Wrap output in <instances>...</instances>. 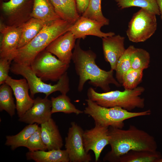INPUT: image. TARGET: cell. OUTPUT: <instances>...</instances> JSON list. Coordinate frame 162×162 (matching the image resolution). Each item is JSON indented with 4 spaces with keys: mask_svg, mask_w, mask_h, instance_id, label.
Segmentation results:
<instances>
[{
    "mask_svg": "<svg viewBox=\"0 0 162 162\" xmlns=\"http://www.w3.org/2000/svg\"><path fill=\"white\" fill-rule=\"evenodd\" d=\"M143 70L130 68L123 75L121 84L124 89L132 90L141 82Z\"/></svg>",
    "mask_w": 162,
    "mask_h": 162,
    "instance_id": "f546056e",
    "label": "cell"
},
{
    "mask_svg": "<svg viewBox=\"0 0 162 162\" xmlns=\"http://www.w3.org/2000/svg\"><path fill=\"white\" fill-rule=\"evenodd\" d=\"M22 30V24L16 26H6L1 23L0 58L13 60L12 57L18 48Z\"/></svg>",
    "mask_w": 162,
    "mask_h": 162,
    "instance_id": "4fadbf2b",
    "label": "cell"
},
{
    "mask_svg": "<svg viewBox=\"0 0 162 162\" xmlns=\"http://www.w3.org/2000/svg\"><path fill=\"white\" fill-rule=\"evenodd\" d=\"M27 0H10L3 2L2 8L3 12L8 15H13L23 7Z\"/></svg>",
    "mask_w": 162,
    "mask_h": 162,
    "instance_id": "1f68e13d",
    "label": "cell"
},
{
    "mask_svg": "<svg viewBox=\"0 0 162 162\" xmlns=\"http://www.w3.org/2000/svg\"><path fill=\"white\" fill-rule=\"evenodd\" d=\"M118 8L123 9L132 7L147 10L156 15H160L156 0H115Z\"/></svg>",
    "mask_w": 162,
    "mask_h": 162,
    "instance_id": "484cf974",
    "label": "cell"
},
{
    "mask_svg": "<svg viewBox=\"0 0 162 162\" xmlns=\"http://www.w3.org/2000/svg\"><path fill=\"white\" fill-rule=\"evenodd\" d=\"M84 130L75 122H72L67 136L65 147L69 162H89L92 160L90 154L85 150L83 144Z\"/></svg>",
    "mask_w": 162,
    "mask_h": 162,
    "instance_id": "9c48e42d",
    "label": "cell"
},
{
    "mask_svg": "<svg viewBox=\"0 0 162 162\" xmlns=\"http://www.w3.org/2000/svg\"><path fill=\"white\" fill-rule=\"evenodd\" d=\"M73 24L61 19L46 24L29 43L17 49L13 60L16 63L30 66L39 53L56 38L70 31Z\"/></svg>",
    "mask_w": 162,
    "mask_h": 162,
    "instance_id": "3957f363",
    "label": "cell"
},
{
    "mask_svg": "<svg viewBox=\"0 0 162 162\" xmlns=\"http://www.w3.org/2000/svg\"><path fill=\"white\" fill-rule=\"evenodd\" d=\"M86 101L87 106L83 112L93 118L95 124L104 126L122 129L124 126V121L135 117L149 116L151 114L150 110L133 112L120 107H103L89 99H86Z\"/></svg>",
    "mask_w": 162,
    "mask_h": 162,
    "instance_id": "5b68a950",
    "label": "cell"
},
{
    "mask_svg": "<svg viewBox=\"0 0 162 162\" xmlns=\"http://www.w3.org/2000/svg\"><path fill=\"white\" fill-rule=\"evenodd\" d=\"M12 88L16 100V110L18 117H20L33 106L34 99L28 93L29 87L25 78L14 79L10 76L5 82Z\"/></svg>",
    "mask_w": 162,
    "mask_h": 162,
    "instance_id": "7c38bea8",
    "label": "cell"
},
{
    "mask_svg": "<svg viewBox=\"0 0 162 162\" xmlns=\"http://www.w3.org/2000/svg\"><path fill=\"white\" fill-rule=\"evenodd\" d=\"M24 147L28 149L30 151L47 150L41 137L40 127L38 126L36 130L29 137Z\"/></svg>",
    "mask_w": 162,
    "mask_h": 162,
    "instance_id": "4dcf8cb0",
    "label": "cell"
},
{
    "mask_svg": "<svg viewBox=\"0 0 162 162\" xmlns=\"http://www.w3.org/2000/svg\"><path fill=\"white\" fill-rule=\"evenodd\" d=\"M90 0H75L79 14H83L88 6Z\"/></svg>",
    "mask_w": 162,
    "mask_h": 162,
    "instance_id": "836d02e7",
    "label": "cell"
},
{
    "mask_svg": "<svg viewBox=\"0 0 162 162\" xmlns=\"http://www.w3.org/2000/svg\"><path fill=\"white\" fill-rule=\"evenodd\" d=\"M156 1L159 9L160 19L162 21V0H156Z\"/></svg>",
    "mask_w": 162,
    "mask_h": 162,
    "instance_id": "e575fe53",
    "label": "cell"
},
{
    "mask_svg": "<svg viewBox=\"0 0 162 162\" xmlns=\"http://www.w3.org/2000/svg\"><path fill=\"white\" fill-rule=\"evenodd\" d=\"M144 91L143 87L138 86L132 90L100 93L90 87L88 90L87 95L88 99L100 106L107 108L120 107L130 111L136 108L144 107L145 99L140 97Z\"/></svg>",
    "mask_w": 162,
    "mask_h": 162,
    "instance_id": "277c9868",
    "label": "cell"
},
{
    "mask_svg": "<svg viewBox=\"0 0 162 162\" xmlns=\"http://www.w3.org/2000/svg\"><path fill=\"white\" fill-rule=\"evenodd\" d=\"M10 70L13 74L21 75L26 80L32 97L39 93L45 94L46 97L56 91H59L62 94H66L70 89L69 79L67 72L63 74L57 84L52 85L44 82L38 77L30 66L14 62L11 66Z\"/></svg>",
    "mask_w": 162,
    "mask_h": 162,
    "instance_id": "8992f818",
    "label": "cell"
},
{
    "mask_svg": "<svg viewBox=\"0 0 162 162\" xmlns=\"http://www.w3.org/2000/svg\"><path fill=\"white\" fill-rule=\"evenodd\" d=\"M76 39L70 31L59 36L51 42L45 50L56 56L65 63L70 64L75 45Z\"/></svg>",
    "mask_w": 162,
    "mask_h": 162,
    "instance_id": "5bb4252c",
    "label": "cell"
},
{
    "mask_svg": "<svg viewBox=\"0 0 162 162\" xmlns=\"http://www.w3.org/2000/svg\"><path fill=\"white\" fill-rule=\"evenodd\" d=\"M60 18L74 24L80 17L75 0H50Z\"/></svg>",
    "mask_w": 162,
    "mask_h": 162,
    "instance_id": "ffe728a7",
    "label": "cell"
},
{
    "mask_svg": "<svg viewBox=\"0 0 162 162\" xmlns=\"http://www.w3.org/2000/svg\"><path fill=\"white\" fill-rule=\"evenodd\" d=\"M40 125L41 137L47 150L61 149L63 145V139L54 120L51 118Z\"/></svg>",
    "mask_w": 162,
    "mask_h": 162,
    "instance_id": "e0dca14e",
    "label": "cell"
},
{
    "mask_svg": "<svg viewBox=\"0 0 162 162\" xmlns=\"http://www.w3.org/2000/svg\"><path fill=\"white\" fill-rule=\"evenodd\" d=\"M12 60L6 58H0V85L5 83L9 76Z\"/></svg>",
    "mask_w": 162,
    "mask_h": 162,
    "instance_id": "d6a6232c",
    "label": "cell"
},
{
    "mask_svg": "<svg viewBox=\"0 0 162 162\" xmlns=\"http://www.w3.org/2000/svg\"><path fill=\"white\" fill-rule=\"evenodd\" d=\"M101 0H90L86 9L82 16L103 23L104 26L109 24V20L103 15L101 8Z\"/></svg>",
    "mask_w": 162,
    "mask_h": 162,
    "instance_id": "83f0119b",
    "label": "cell"
},
{
    "mask_svg": "<svg viewBox=\"0 0 162 162\" xmlns=\"http://www.w3.org/2000/svg\"><path fill=\"white\" fill-rule=\"evenodd\" d=\"M104 24L96 20L80 16L72 26L70 31L76 39H84L87 35H93L103 38L115 35L113 32L104 33L101 31Z\"/></svg>",
    "mask_w": 162,
    "mask_h": 162,
    "instance_id": "9a60e30c",
    "label": "cell"
},
{
    "mask_svg": "<svg viewBox=\"0 0 162 162\" xmlns=\"http://www.w3.org/2000/svg\"><path fill=\"white\" fill-rule=\"evenodd\" d=\"M30 15L32 17L39 20L46 24L61 19L56 13L50 0H34Z\"/></svg>",
    "mask_w": 162,
    "mask_h": 162,
    "instance_id": "d6986e66",
    "label": "cell"
},
{
    "mask_svg": "<svg viewBox=\"0 0 162 162\" xmlns=\"http://www.w3.org/2000/svg\"><path fill=\"white\" fill-rule=\"evenodd\" d=\"M80 39L76 43L72 58L76 73L79 77L78 91L82 90L88 80L90 84L100 88L104 92L110 91V84L120 87L121 84L114 77L113 70L106 71L100 68L96 63V54L90 50H82L80 45Z\"/></svg>",
    "mask_w": 162,
    "mask_h": 162,
    "instance_id": "6da1fadb",
    "label": "cell"
},
{
    "mask_svg": "<svg viewBox=\"0 0 162 162\" xmlns=\"http://www.w3.org/2000/svg\"><path fill=\"white\" fill-rule=\"evenodd\" d=\"M150 61V55L147 51L135 48L130 57L131 68L143 70L149 67Z\"/></svg>",
    "mask_w": 162,
    "mask_h": 162,
    "instance_id": "4316f807",
    "label": "cell"
},
{
    "mask_svg": "<svg viewBox=\"0 0 162 162\" xmlns=\"http://www.w3.org/2000/svg\"><path fill=\"white\" fill-rule=\"evenodd\" d=\"M37 123L28 124L17 134L6 136L5 145L10 146L12 150L20 147H24L30 136L38 129Z\"/></svg>",
    "mask_w": 162,
    "mask_h": 162,
    "instance_id": "603a6c76",
    "label": "cell"
},
{
    "mask_svg": "<svg viewBox=\"0 0 162 162\" xmlns=\"http://www.w3.org/2000/svg\"><path fill=\"white\" fill-rule=\"evenodd\" d=\"M109 127L95 124L93 128L84 131L83 139L85 149L87 152L92 151L96 162L98 161L101 152L109 144Z\"/></svg>",
    "mask_w": 162,
    "mask_h": 162,
    "instance_id": "30bf717a",
    "label": "cell"
},
{
    "mask_svg": "<svg viewBox=\"0 0 162 162\" xmlns=\"http://www.w3.org/2000/svg\"><path fill=\"white\" fill-rule=\"evenodd\" d=\"M156 15L143 8L134 13L126 32L129 40L138 43L144 42L150 38L157 28Z\"/></svg>",
    "mask_w": 162,
    "mask_h": 162,
    "instance_id": "ba28073f",
    "label": "cell"
},
{
    "mask_svg": "<svg viewBox=\"0 0 162 162\" xmlns=\"http://www.w3.org/2000/svg\"><path fill=\"white\" fill-rule=\"evenodd\" d=\"M30 66L36 75L43 81L56 82L67 72L70 65L45 49L36 56Z\"/></svg>",
    "mask_w": 162,
    "mask_h": 162,
    "instance_id": "52a82bcc",
    "label": "cell"
},
{
    "mask_svg": "<svg viewBox=\"0 0 162 162\" xmlns=\"http://www.w3.org/2000/svg\"><path fill=\"white\" fill-rule=\"evenodd\" d=\"M51 111V100L46 97L44 98L38 97L34 99L32 106L18 120L28 124L41 125L52 118Z\"/></svg>",
    "mask_w": 162,
    "mask_h": 162,
    "instance_id": "8fae6325",
    "label": "cell"
},
{
    "mask_svg": "<svg viewBox=\"0 0 162 162\" xmlns=\"http://www.w3.org/2000/svg\"><path fill=\"white\" fill-rule=\"evenodd\" d=\"M157 162H162V157L158 160Z\"/></svg>",
    "mask_w": 162,
    "mask_h": 162,
    "instance_id": "d590c367",
    "label": "cell"
},
{
    "mask_svg": "<svg viewBox=\"0 0 162 162\" xmlns=\"http://www.w3.org/2000/svg\"><path fill=\"white\" fill-rule=\"evenodd\" d=\"M0 85V111H5L12 117L15 115L16 110V104L13 97V90L5 82Z\"/></svg>",
    "mask_w": 162,
    "mask_h": 162,
    "instance_id": "d4e9b609",
    "label": "cell"
},
{
    "mask_svg": "<svg viewBox=\"0 0 162 162\" xmlns=\"http://www.w3.org/2000/svg\"><path fill=\"white\" fill-rule=\"evenodd\" d=\"M162 157L157 150H131L120 156L116 162H157Z\"/></svg>",
    "mask_w": 162,
    "mask_h": 162,
    "instance_id": "44dd1931",
    "label": "cell"
},
{
    "mask_svg": "<svg viewBox=\"0 0 162 162\" xmlns=\"http://www.w3.org/2000/svg\"><path fill=\"white\" fill-rule=\"evenodd\" d=\"M26 155L27 160H32L36 162H69L65 149L29 151Z\"/></svg>",
    "mask_w": 162,
    "mask_h": 162,
    "instance_id": "ac0fdd59",
    "label": "cell"
},
{
    "mask_svg": "<svg viewBox=\"0 0 162 162\" xmlns=\"http://www.w3.org/2000/svg\"><path fill=\"white\" fill-rule=\"evenodd\" d=\"M125 37L115 34L102 38V47L105 60L108 62L111 69L116 70L118 62L126 49Z\"/></svg>",
    "mask_w": 162,
    "mask_h": 162,
    "instance_id": "2e32d148",
    "label": "cell"
},
{
    "mask_svg": "<svg viewBox=\"0 0 162 162\" xmlns=\"http://www.w3.org/2000/svg\"><path fill=\"white\" fill-rule=\"evenodd\" d=\"M46 24L38 19L32 17L22 24V30L18 48L26 45L41 31Z\"/></svg>",
    "mask_w": 162,
    "mask_h": 162,
    "instance_id": "7402d4cb",
    "label": "cell"
},
{
    "mask_svg": "<svg viewBox=\"0 0 162 162\" xmlns=\"http://www.w3.org/2000/svg\"><path fill=\"white\" fill-rule=\"evenodd\" d=\"M109 144L111 150L103 158L104 161L116 162L121 156L131 150H157V145L154 137L135 126L128 129L109 127Z\"/></svg>",
    "mask_w": 162,
    "mask_h": 162,
    "instance_id": "7a4b0ae2",
    "label": "cell"
},
{
    "mask_svg": "<svg viewBox=\"0 0 162 162\" xmlns=\"http://www.w3.org/2000/svg\"><path fill=\"white\" fill-rule=\"evenodd\" d=\"M51 100L52 114L62 112L66 114L74 113L78 115L84 112L76 108L66 94H62L56 97H51Z\"/></svg>",
    "mask_w": 162,
    "mask_h": 162,
    "instance_id": "cb8c5ba5",
    "label": "cell"
},
{
    "mask_svg": "<svg viewBox=\"0 0 162 162\" xmlns=\"http://www.w3.org/2000/svg\"><path fill=\"white\" fill-rule=\"evenodd\" d=\"M135 48L134 46H130L126 49L117 63L115 70L116 78L121 85L123 75L131 68L130 57Z\"/></svg>",
    "mask_w": 162,
    "mask_h": 162,
    "instance_id": "f1b7e54d",
    "label": "cell"
}]
</instances>
